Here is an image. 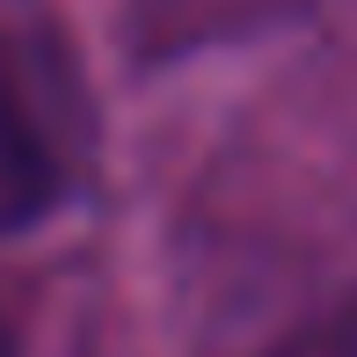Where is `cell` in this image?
Listing matches in <instances>:
<instances>
[{"label": "cell", "instance_id": "1", "mask_svg": "<svg viewBox=\"0 0 357 357\" xmlns=\"http://www.w3.org/2000/svg\"><path fill=\"white\" fill-rule=\"evenodd\" d=\"M59 190H66V168H59L44 124L29 117L22 88H15L8 66H0V234L44 219L59 204Z\"/></svg>", "mask_w": 357, "mask_h": 357}, {"label": "cell", "instance_id": "2", "mask_svg": "<svg viewBox=\"0 0 357 357\" xmlns=\"http://www.w3.org/2000/svg\"><path fill=\"white\" fill-rule=\"evenodd\" d=\"M0 357H15V343H8V328H0Z\"/></svg>", "mask_w": 357, "mask_h": 357}]
</instances>
